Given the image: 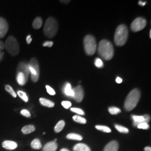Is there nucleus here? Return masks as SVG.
<instances>
[{"instance_id":"f257e3e1","label":"nucleus","mask_w":151,"mask_h":151,"mask_svg":"<svg viewBox=\"0 0 151 151\" xmlns=\"http://www.w3.org/2000/svg\"><path fill=\"white\" fill-rule=\"evenodd\" d=\"M98 53L106 60H111L114 54V49L113 44L106 39H103L98 46Z\"/></svg>"},{"instance_id":"f03ea898","label":"nucleus","mask_w":151,"mask_h":151,"mask_svg":"<svg viewBox=\"0 0 151 151\" xmlns=\"http://www.w3.org/2000/svg\"><path fill=\"white\" fill-rule=\"evenodd\" d=\"M129 35V30L124 24H121L116 27L114 35V42L116 45L121 47L126 43Z\"/></svg>"},{"instance_id":"7ed1b4c3","label":"nucleus","mask_w":151,"mask_h":151,"mask_svg":"<svg viewBox=\"0 0 151 151\" xmlns=\"http://www.w3.org/2000/svg\"><path fill=\"white\" fill-rule=\"evenodd\" d=\"M140 98V91L138 88H134L130 92L124 103V108L127 111L133 110L137 105Z\"/></svg>"},{"instance_id":"20e7f679","label":"nucleus","mask_w":151,"mask_h":151,"mask_svg":"<svg viewBox=\"0 0 151 151\" xmlns=\"http://www.w3.org/2000/svg\"><path fill=\"white\" fill-rule=\"evenodd\" d=\"M58 30V24L57 20L50 17L46 20L44 27V33L48 38L54 37Z\"/></svg>"},{"instance_id":"39448f33","label":"nucleus","mask_w":151,"mask_h":151,"mask_svg":"<svg viewBox=\"0 0 151 151\" xmlns=\"http://www.w3.org/2000/svg\"><path fill=\"white\" fill-rule=\"evenodd\" d=\"M83 44L85 53L88 55H92L95 54L97 44L95 37L91 35H87L83 39Z\"/></svg>"},{"instance_id":"423d86ee","label":"nucleus","mask_w":151,"mask_h":151,"mask_svg":"<svg viewBox=\"0 0 151 151\" xmlns=\"http://www.w3.org/2000/svg\"><path fill=\"white\" fill-rule=\"evenodd\" d=\"M5 48L9 53L12 56H16L19 53V44L16 38L13 36H10L6 40Z\"/></svg>"},{"instance_id":"0eeeda50","label":"nucleus","mask_w":151,"mask_h":151,"mask_svg":"<svg viewBox=\"0 0 151 151\" xmlns=\"http://www.w3.org/2000/svg\"><path fill=\"white\" fill-rule=\"evenodd\" d=\"M29 68L32 80L34 82H37L40 76V68L38 60L35 58H32L29 63Z\"/></svg>"},{"instance_id":"6e6552de","label":"nucleus","mask_w":151,"mask_h":151,"mask_svg":"<svg viewBox=\"0 0 151 151\" xmlns=\"http://www.w3.org/2000/svg\"><path fill=\"white\" fill-rule=\"evenodd\" d=\"M147 25V21L143 17H137L135 20L132 22L130 25L131 30L133 32H138L143 30L146 27Z\"/></svg>"},{"instance_id":"1a4fd4ad","label":"nucleus","mask_w":151,"mask_h":151,"mask_svg":"<svg viewBox=\"0 0 151 151\" xmlns=\"http://www.w3.org/2000/svg\"><path fill=\"white\" fill-rule=\"evenodd\" d=\"M72 90L73 92V97L74 98L76 102L80 103L82 101L84 97V91L83 87L80 85H78L73 88Z\"/></svg>"},{"instance_id":"9d476101","label":"nucleus","mask_w":151,"mask_h":151,"mask_svg":"<svg viewBox=\"0 0 151 151\" xmlns=\"http://www.w3.org/2000/svg\"><path fill=\"white\" fill-rule=\"evenodd\" d=\"M132 119L133 120V125L137 126L141 123H148L150 120V116L148 115H145L143 116H137V115H132Z\"/></svg>"},{"instance_id":"9b49d317","label":"nucleus","mask_w":151,"mask_h":151,"mask_svg":"<svg viewBox=\"0 0 151 151\" xmlns=\"http://www.w3.org/2000/svg\"><path fill=\"white\" fill-rule=\"evenodd\" d=\"M9 30V25L7 21L3 17H0V38H3Z\"/></svg>"},{"instance_id":"f8f14e48","label":"nucleus","mask_w":151,"mask_h":151,"mask_svg":"<svg viewBox=\"0 0 151 151\" xmlns=\"http://www.w3.org/2000/svg\"><path fill=\"white\" fill-rule=\"evenodd\" d=\"M17 72H20L22 73L25 76L26 78L28 80L29 75L30 74L29 65L27 64L26 63L24 62H21L19 63L17 66Z\"/></svg>"},{"instance_id":"ddd939ff","label":"nucleus","mask_w":151,"mask_h":151,"mask_svg":"<svg viewBox=\"0 0 151 151\" xmlns=\"http://www.w3.org/2000/svg\"><path fill=\"white\" fill-rule=\"evenodd\" d=\"M119 149V143L116 140L110 142L105 147L104 151H118Z\"/></svg>"},{"instance_id":"4468645a","label":"nucleus","mask_w":151,"mask_h":151,"mask_svg":"<svg viewBox=\"0 0 151 151\" xmlns=\"http://www.w3.org/2000/svg\"><path fill=\"white\" fill-rule=\"evenodd\" d=\"M2 147L8 150H14L17 147V144L14 141L5 140L2 143Z\"/></svg>"},{"instance_id":"2eb2a0df","label":"nucleus","mask_w":151,"mask_h":151,"mask_svg":"<svg viewBox=\"0 0 151 151\" xmlns=\"http://www.w3.org/2000/svg\"><path fill=\"white\" fill-rule=\"evenodd\" d=\"M58 148V145L55 141L49 142L44 146L43 151H56Z\"/></svg>"},{"instance_id":"dca6fc26","label":"nucleus","mask_w":151,"mask_h":151,"mask_svg":"<svg viewBox=\"0 0 151 151\" xmlns=\"http://www.w3.org/2000/svg\"><path fill=\"white\" fill-rule=\"evenodd\" d=\"M16 80H17V83L20 86H24L26 84L28 80L26 78L25 76L22 73L20 72H17Z\"/></svg>"},{"instance_id":"f3484780","label":"nucleus","mask_w":151,"mask_h":151,"mask_svg":"<svg viewBox=\"0 0 151 151\" xmlns=\"http://www.w3.org/2000/svg\"><path fill=\"white\" fill-rule=\"evenodd\" d=\"M63 92L65 96L68 97H73V92L71 87V85L70 83L67 82L65 84Z\"/></svg>"},{"instance_id":"a211bd4d","label":"nucleus","mask_w":151,"mask_h":151,"mask_svg":"<svg viewBox=\"0 0 151 151\" xmlns=\"http://www.w3.org/2000/svg\"><path fill=\"white\" fill-rule=\"evenodd\" d=\"M73 151H91L90 148L84 143H78L73 147Z\"/></svg>"},{"instance_id":"6ab92c4d","label":"nucleus","mask_w":151,"mask_h":151,"mask_svg":"<svg viewBox=\"0 0 151 151\" xmlns=\"http://www.w3.org/2000/svg\"><path fill=\"white\" fill-rule=\"evenodd\" d=\"M39 101H40V103L44 106H46V107H48V108H53L54 106V103L53 101L48 100L47 99L42 98V97L40 98Z\"/></svg>"},{"instance_id":"aec40b11","label":"nucleus","mask_w":151,"mask_h":151,"mask_svg":"<svg viewBox=\"0 0 151 151\" xmlns=\"http://www.w3.org/2000/svg\"><path fill=\"white\" fill-rule=\"evenodd\" d=\"M35 127L33 125H28L22 128V131L24 134H27L32 133L34 131H35Z\"/></svg>"},{"instance_id":"412c9836","label":"nucleus","mask_w":151,"mask_h":151,"mask_svg":"<svg viewBox=\"0 0 151 151\" xmlns=\"http://www.w3.org/2000/svg\"><path fill=\"white\" fill-rule=\"evenodd\" d=\"M43 24V20L40 17L35 18L32 22V27L35 29H39L42 27Z\"/></svg>"},{"instance_id":"4be33fe9","label":"nucleus","mask_w":151,"mask_h":151,"mask_svg":"<svg viewBox=\"0 0 151 151\" xmlns=\"http://www.w3.org/2000/svg\"><path fill=\"white\" fill-rule=\"evenodd\" d=\"M65 126V122L64 120H60L58 122V123L56 124V125L54 127V131L56 133H60L63 129L64 128Z\"/></svg>"},{"instance_id":"5701e85b","label":"nucleus","mask_w":151,"mask_h":151,"mask_svg":"<svg viewBox=\"0 0 151 151\" xmlns=\"http://www.w3.org/2000/svg\"><path fill=\"white\" fill-rule=\"evenodd\" d=\"M42 143L39 139H35L31 143V147L33 149L39 150L42 148Z\"/></svg>"},{"instance_id":"b1692460","label":"nucleus","mask_w":151,"mask_h":151,"mask_svg":"<svg viewBox=\"0 0 151 151\" xmlns=\"http://www.w3.org/2000/svg\"><path fill=\"white\" fill-rule=\"evenodd\" d=\"M67 138L72 140H82L83 138L81 135L76 133H70L67 135Z\"/></svg>"},{"instance_id":"393cba45","label":"nucleus","mask_w":151,"mask_h":151,"mask_svg":"<svg viewBox=\"0 0 151 151\" xmlns=\"http://www.w3.org/2000/svg\"><path fill=\"white\" fill-rule=\"evenodd\" d=\"M72 119H73V120L75 121L76 122L80 123V124H85L86 123V119H85L84 118L82 117L81 116H79V115L73 116Z\"/></svg>"},{"instance_id":"a878e982","label":"nucleus","mask_w":151,"mask_h":151,"mask_svg":"<svg viewBox=\"0 0 151 151\" xmlns=\"http://www.w3.org/2000/svg\"><path fill=\"white\" fill-rule=\"evenodd\" d=\"M115 128L118 131H119L120 133H128L129 132V130L128 128L118 124H115Z\"/></svg>"},{"instance_id":"bb28decb","label":"nucleus","mask_w":151,"mask_h":151,"mask_svg":"<svg viewBox=\"0 0 151 151\" xmlns=\"http://www.w3.org/2000/svg\"><path fill=\"white\" fill-rule=\"evenodd\" d=\"M95 128L97 130H100V131L105 132V133H110L111 132L110 128H109L106 126H104V125H96Z\"/></svg>"},{"instance_id":"cd10ccee","label":"nucleus","mask_w":151,"mask_h":151,"mask_svg":"<svg viewBox=\"0 0 151 151\" xmlns=\"http://www.w3.org/2000/svg\"><path fill=\"white\" fill-rule=\"evenodd\" d=\"M109 112L111 115H116L121 112V110L116 107H110L109 108Z\"/></svg>"},{"instance_id":"c85d7f7f","label":"nucleus","mask_w":151,"mask_h":151,"mask_svg":"<svg viewBox=\"0 0 151 151\" xmlns=\"http://www.w3.org/2000/svg\"><path fill=\"white\" fill-rule=\"evenodd\" d=\"M17 95L25 102L28 101V97H27V95L26 94L25 92L22 91H17Z\"/></svg>"},{"instance_id":"c756f323","label":"nucleus","mask_w":151,"mask_h":151,"mask_svg":"<svg viewBox=\"0 0 151 151\" xmlns=\"http://www.w3.org/2000/svg\"><path fill=\"white\" fill-rule=\"evenodd\" d=\"M5 89L7 91L11 94V95L12 96V97H16L17 94H16V92L14 91V90H13V88L11 87V86L9 85H6L5 86Z\"/></svg>"},{"instance_id":"7c9ffc66","label":"nucleus","mask_w":151,"mask_h":151,"mask_svg":"<svg viewBox=\"0 0 151 151\" xmlns=\"http://www.w3.org/2000/svg\"><path fill=\"white\" fill-rule=\"evenodd\" d=\"M138 129H148L150 128V125L147 123H141L140 124H138L137 126Z\"/></svg>"},{"instance_id":"2f4dec72","label":"nucleus","mask_w":151,"mask_h":151,"mask_svg":"<svg viewBox=\"0 0 151 151\" xmlns=\"http://www.w3.org/2000/svg\"><path fill=\"white\" fill-rule=\"evenodd\" d=\"M70 110H71L72 112H74V113L77 114H79V115H85V112H84L82 109H80V108H71V109H70Z\"/></svg>"},{"instance_id":"473e14b6","label":"nucleus","mask_w":151,"mask_h":151,"mask_svg":"<svg viewBox=\"0 0 151 151\" xmlns=\"http://www.w3.org/2000/svg\"><path fill=\"white\" fill-rule=\"evenodd\" d=\"M95 65L97 68H102L104 66V63L102 60L100 58H97L95 60Z\"/></svg>"},{"instance_id":"72a5a7b5","label":"nucleus","mask_w":151,"mask_h":151,"mask_svg":"<svg viewBox=\"0 0 151 151\" xmlns=\"http://www.w3.org/2000/svg\"><path fill=\"white\" fill-rule=\"evenodd\" d=\"M45 87H46L47 92L48 93L49 95H52V96L55 95V92L54 91V89L52 88L51 87L49 86L48 85H47V86H45Z\"/></svg>"},{"instance_id":"f704fd0d","label":"nucleus","mask_w":151,"mask_h":151,"mask_svg":"<svg viewBox=\"0 0 151 151\" xmlns=\"http://www.w3.org/2000/svg\"><path fill=\"white\" fill-rule=\"evenodd\" d=\"M62 105L63 106V108L67 109L70 108V106H72V103L68 101H63L62 102Z\"/></svg>"},{"instance_id":"c9c22d12","label":"nucleus","mask_w":151,"mask_h":151,"mask_svg":"<svg viewBox=\"0 0 151 151\" xmlns=\"http://www.w3.org/2000/svg\"><path fill=\"white\" fill-rule=\"evenodd\" d=\"M20 113H21L22 115H23V116H24L25 117H27V118H29L31 116L30 113L29 112V111H28L27 109L22 110L21 112H20Z\"/></svg>"},{"instance_id":"e433bc0d","label":"nucleus","mask_w":151,"mask_h":151,"mask_svg":"<svg viewBox=\"0 0 151 151\" xmlns=\"http://www.w3.org/2000/svg\"><path fill=\"white\" fill-rule=\"evenodd\" d=\"M53 45V42H52V41H47V42H45L43 44V47H52Z\"/></svg>"},{"instance_id":"4c0bfd02","label":"nucleus","mask_w":151,"mask_h":151,"mask_svg":"<svg viewBox=\"0 0 151 151\" xmlns=\"http://www.w3.org/2000/svg\"><path fill=\"white\" fill-rule=\"evenodd\" d=\"M26 40H27V42L28 44H30V43L32 42V38L31 37V35H27V37L26 38Z\"/></svg>"},{"instance_id":"58836bf2","label":"nucleus","mask_w":151,"mask_h":151,"mask_svg":"<svg viewBox=\"0 0 151 151\" xmlns=\"http://www.w3.org/2000/svg\"><path fill=\"white\" fill-rule=\"evenodd\" d=\"M116 83H121L123 82V80H122L120 77H116Z\"/></svg>"},{"instance_id":"ea45409f","label":"nucleus","mask_w":151,"mask_h":151,"mask_svg":"<svg viewBox=\"0 0 151 151\" xmlns=\"http://www.w3.org/2000/svg\"><path fill=\"white\" fill-rule=\"evenodd\" d=\"M5 48V44L3 42L0 41V49H4Z\"/></svg>"},{"instance_id":"a19ab883","label":"nucleus","mask_w":151,"mask_h":151,"mask_svg":"<svg viewBox=\"0 0 151 151\" xmlns=\"http://www.w3.org/2000/svg\"><path fill=\"white\" fill-rule=\"evenodd\" d=\"M139 5L140 6H144L146 4V2H144V1H139Z\"/></svg>"},{"instance_id":"79ce46f5","label":"nucleus","mask_w":151,"mask_h":151,"mask_svg":"<svg viewBox=\"0 0 151 151\" xmlns=\"http://www.w3.org/2000/svg\"><path fill=\"white\" fill-rule=\"evenodd\" d=\"M145 151H151V148L150 147H146L145 148Z\"/></svg>"},{"instance_id":"37998d69","label":"nucleus","mask_w":151,"mask_h":151,"mask_svg":"<svg viewBox=\"0 0 151 151\" xmlns=\"http://www.w3.org/2000/svg\"><path fill=\"white\" fill-rule=\"evenodd\" d=\"M60 151H70L69 150L67 149V148H62V150H60Z\"/></svg>"},{"instance_id":"c03bdc74","label":"nucleus","mask_w":151,"mask_h":151,"mask_svg":"<svg viewBox=\"0 0 151 151\" xmlns=\"http://www.w3.org/2000/svg\"><path fill=\"white\" fill-rule=\"evenodd\" d=\"M150 37L151 38V30H150Z\"/></svg>"}]
</instances>
